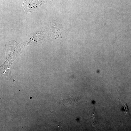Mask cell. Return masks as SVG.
Here are the masks:
<instances>
[{
    "label": "cell",
    "mask_w": 131,
    "mask_h": 131,
    "mask_svg": "<svg viewBox=\"0 0 131 131\" xmlns=\"http://www.w3.org/2000/svg\"><path fill=\"white\" fill-rule=\"evenodd\" d=\"M52 115H53L54 117L56 125L58 127V128L59 129V130H61L62 129L64 130V123L62 122L57 121L56 120L54 116V115H53L52 114Z\"/></svg>",
    "instance_id": "obj_2"
},
{
    "label": "cell",
    "mask_w": 131,
    "mask_h": 131,
    "mask_svg": "<svg viewBox=\"0 0 131 131\" xmlns=\"http://www.w3.org/2000/svg\"><path fill=\"white\" fill-rule=\"evenodd\" d=\"M79 99L76 98H67L63 99L62 103L66 106H77L78 105Z\"/></svg>",
    "instance_id": "obj_1"
},
{
    "label": "cell",
    "mask_w": 131,
    "mask_h": 131,
    "mask_svg": "<svg viewBox=\"0 0 131 131\" xmlns=\"http://www.w3.org/2000/svg\"><path fill=\"white\" fill-rule=\"evenodd\" d=\"M124 109L125 111V113L126 116L128 117H130V115L129 114V111L127 107L126 103L124 102Z\"/></svg>",
    "instance_id": "obj_3"
},
{
    "label": "cell",
    "mask_w": 131,
    "mask_h": 131,
    "mask_svg": "<svg viewBox=\"0 0 131 131\" xmlns=\"http://www.w3.org/2000/svg\"><path fill=\"white\" fill-rule=\"evenodd\" d=\"M30 99H32V97H30Z\"/></svg>",
    "instance_id": "obj_4"
}]
</instances>
